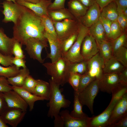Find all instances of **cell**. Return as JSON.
Returning <instances> with one entry per match:
<instances>
[{"label":"cell","mask_w":127,"mask_h":127,"mask_svg":"<svg viewBox=\"0 0 127 127\" xmlns=\"http://www.w3.org/2000/svg\"><path fill=\"white\" fill-rule=\"evenodd\" d=\"M15 41L13 37L10 38L0 31V52L4 55L12 56V49Z\"/></svg>","instance_id":"obj_23"},{"label":"cell","mask_w":127,"mask_h":127,"mask_svg":"<svg viewBox=\"0 0 127 127\" xmlns=\"http://www.w3.org/2000/svg\"><path fill=\"white\" fill-rule=\"evenodd\" d=\"M40 17L45 32L57 38L53 22L49 15H45Z\"/></svg>","instance_id":"obj_32"},{"label":"cell","mask_w":127,"mask_h":127,"mask_svg":"<svg viewBox=\"0 0 127 127\" xmlns=\"http://www.w3.org/2000/svg\"><path fill=\"white\" fill-rule=\"evenodd\" d=\"M16 2L29 9L40 17L48 15V8L52 3V0H40L35 3L20 1Z\"/></svg>","instance_id":"obj_19"},{"label":"cell","mask_w":127,"mask_h":127,"mask_svg":"<svg viewBox=\"0 0 127 127\" xmlns=\"http://www.w3.org/2000/svg\"><path fill=\"white\" fill-rule=\"evenodd\" d=\"M99 79H95L78 93L79 100L82 106H87L92 114L94 113L93 106L94 100L99 90Z\"/></svg>","instance_id":"obj_6"},{"label":"cell","mask_w":127,"mask_h":127,"mask_svg":"<svg viewBox=\"0 0 127 127\" xmlns=\"http://www.w3.org/2000/svg\"><path fill=\"white\" fill-rule=\"evenodd\" d=\"M117 21L123 32H126L127 26V17L122 13H119Z\"/></svg>","instance_id":"obj_45"},{"label":"cell","mask_w":127,"mask_h":127,"mask_svg":"<svg viewBox=\"0 0 127 127\" xmlns=\"http://www.w3.org/2000/svg\"><path fill=\"white\" fill-rule=\"evenodd\" d=\"M37 83L34 94L48 100L50 91V86L49 83L43 80L37 79Z\"/></svg>","instance_id":"obj_25"},{"label":"cell","mask_w":127,"mask_h":127,"mask_svg":"<svg viewBox=\"0 0 127 127\" xmlns=\"http://www.w3.org/2000/svg\"><path fill=\"white\" fill-rule=\"evenodd\" d=\"M71 64L65 57H62L54 62L44 63L42 65L53 81L63 86L68 82Z\"/></svg>","instance_id":"obj_2"},{"label":"cell","mask_w":127,"mask_h":127,"mask_svg":"<svg viewBox=\"0 0 127 127\" xmlns=\"http://www.w3.org/2000/svg\"><path fill=\"white\" fill-rule=\"evenodd\" d=\"M13 57L12 56L4 55L0 52V64L5 67L12 66L13 65L12 62Z\"/></svg>","instance_id":"obj_44"},{"label":"cell","mask_w":127,"mask_h":127,"mask_svg":"<svg viewBox=\"0 0 127 127\" xmlns=\"http://www.w3.org/2000/svg\"><path fill=\"white\" fill-rule=\"evenodd\" d=\"M87 61L83 60L71 63L70 67V72L78 73L82 75L87 71Z\"/></svg>","instance_id":"obj_33"},{"label":"cell","mask_w":127,"mask_h":127,"mask_svg":"<svg viewBox=\"0 0 127 127\" xmlns=\"http://www.w3.org/2000/svg\"><path fill=\"white\" fill-rule=\"evenodd\" d=\"M3 93L8 107L19 108L27 111L28 107L27 104L17 92L12 90Z\"/></svg>","instance_id":"obj_16"},{"label":"cell","mask_w":127,"mask_h":127,"mask_svg":"<svg viewBox=\"0 0 127 127\" xmlns=\"http://www.w3.org/2000/svg\"><path fill=\"white\" fill-rule=\"evenodd\" d=\"M66 0H55L49 6L48 10H54L65 8Z\"/></svg>","instance_id":"obj_46"},{"label":"cell","mask_w":127,"mask_h":127,"mask_svg":"<svg viewBox=\"0 0 127 127\" xmlns=\"http://www.w3.org/2000/svg\"><path fill=\"white\" fill-rule=\"evenodd\" d=\"M37 83V80L34 79L29 75L26 78L21 87L33 94Z\"/></svg>","instance_id":"obj_38"},{"label":"cell","mask_w":127,"mask_h":127,"mask_svg":"<svg viewBox=\"0 0 127 127\" xmlns=\"http://www.w3.org/2000/svg\"><path fill=\"white\" fill-rule=\"evenodd\" d=\"M99 20L101 23L104 30L107 39L109 34L111 24L112 22L102 16L101 14Z\"/></svg>","instance_id":"obj_43"},{"label":"cell","mask_w":127,"mask_h":127,"mask_svg":"<svg viewBox=\"0 0 127 127\" xmlns=\"http://www.w3.org/2000/svg\"><path fill=\"white\" fill-rule=\"evenodd\" d=\"M22 46L19 42L15 40L12 49V54L15 57L23 59L25 58V56L22 49Z\"/></svg>","instance_id":"obj_41"},{"label":"cell","mask_w":127,"mask_h":127,"mask_svg":"<svg viewBox=\"0 0 127 127\" xmlns=\"http://www.w3.org/2000/svg\"><path fill=\"white\" fill-rule=\"evenodd\" d=\"M123 33L117 22V21L112 22L108 40L111 41L114 40Z\"/></svg>","instance_id":"obj_36"},{"label":"cell","mask_w":127,"mask_h":127,"mask_svg":"<svg viewBox=\"0 0 127 127\" xmlns=\"http://www.w3.org/2000/svg\"><path fill=\"white\" fill-rule=\"evenodd\" d=\"M88 33L94 38L98 46L103 41L107 40L104 28L99 20L88 28Z\"/></svg>","instance_id":"obj_21"},{"label":"cell","mask_w":127,"mask_h":127,"mask_svg":"<svg viewBox=\"0 0 127 127\" xmlns=\"http://www.w3.org/2000/svg\"><path fill=\"white\" fill-rule=\"evenodd\" d=\"M118 74L121 83L127 85V67Z\"/></svg>","instance_id":"obj_51"},{"label":"cell","mask_w":127,"mask_h":127,"mask_svg":"<svg viewBox=\"0 0 127 127\" xmlns=\"http://www.w3.org/2000/svg\"><path fill=\"white\" fill-rule=\"evenodd\" d=\"M12 90V86L10 85L7 78L0 76V92L4 93Z\"/></svg>","instance_id":"obj_42"},{"label":"cell","mask_w":127,"mask_h":127,"mask_svg":"<svg viewBox=\"0 0 127 127\" xmlns=\"http://www.w3.org/2000/svg\"><path fill=\"white\" fill-rule=\"evenodd\" d=\"M53 22L57 38L61 42L77 31L79 23L77 19H69Z\"/></svg>","instance_id":"obj_5"},{"label":"cell","mask_w":127,"mask_h":127,"mask_svg":"<svg viewBox=\"0 0 127 127\" xmlns=\"http://www.w3.org/2000/svg\"><path fill=\"white\" fill-rule=\"evenodd\" d=\"M99 51L95 40L88 33L84 38L81 47L80 53L83 60L88 61Z\"/></svg>","instance_id":"obj_13"},{"label":"cell","mask_w":127,"mask_h":127,"mask_svg":"<svg viewBox=\"0 0 127 127\" xmlns=\"http://www.w3.org/2000/svg\"><path fill=\"white\" fill-rule=\"evenodd\" d=\"M29 70L27 68L20 69L18 74L15 76L7 78L10 84L12 86L21 87L27 77L30 75Z\"/></svg>","instance_id":"obj_28"},{"label":"cell","mask_w":127,"mask_h":127,"mask_svg":"<svg viewBox=\"0 0 127 127\" xmlns=\"http://www.w3.org/2000/svg\"><path fill=\"white\" fill-rule=\"evenodd\" d=\"M108 127H127V115L119 120L116 123L107 126Z\"/></svg>","instance_id":"obj_48"},{"label":"cell","mask_w":127,"mask_h":127,"mask_svg":"<svg viewBox=\"0 0 127 127\" xmlns=\"http://www.w3.org/2000/svg\"><path fill=\"white\" fill-rule=\"evenodd\" d=\"M86 7L89 8L95 3L96 0H78Z\"/></svg>","instance_id":"obj_54"},{"label":"cell","mask_w":127,"mask_h":127,"mask_svg":"<svg viewBox=\"0 0 127 127\" xmlns=\"http://www.w3.org/2000/svg\"><path fill=\"white\" fill-rule=\"evenodd\" d=\"M121 83L118 73H104L99 79V90L111 94Z\"/></svg>","instance_id":"obj_11"},{"label":"cell","mask_w":127,"mask_h":127,"mask_svg":"<svg viewBox=\"0 0 127 127\" xmlns=\"http://www.w3.org/2000/svg\"><path fill=\"white\" fill-rule=\"evenodd\" d=\"M127 115V93L118 101L114 107L108 120L107 126L117 122Z\"/></svg>","instance_id":"obj_14"},{"label":"cell","mask_w":127,"mask_h":127,"mask_svg":"<svg viewBox=\"0 0 127 127\" xmlns=\"http://www.w3.org/2000/svg\"><path fill=\"white\" fill-rule=\"evenodd\" d=\"M8 127V126L4 122L0 116V127Z\"/></svg>","instance_id":"obj_56"},{"label":"cell","mask_w":127,"mask_h":127,"mask_svg":"<svg viewBox=\"0 0 127 127\" xmlns=\"http://www.w3.org/2000/svg\"><path fill=\"white\" fill-rule=\"evenodd\" d=\"M74 95L73 109L70 113V115L72 117L77 118H82L87 116L83 111V106L79 100L78 93L74 91Z\"/></svg>","instance_id":"obj_30"},{"label":"cell","mask_w":127,"mask_h":127,"mask_svg":"<svg viewBox=\"0 0 127 127\" xmlns=\"http://www.w3.org/2000/svg\"><path fill=\"white\" fill-rule=\"evenodd\" d=\"M120 99L112 97L109 105L105 110L99 115L90 118L89 127H106L112 111Z\"/></svg>","instance_id":"obj_8"},{"label":"cell","mask_w":127,"mask_h":127,"mask_svg":"<svg viewBox=\"0 0 127 127\" xmlns=\"http://www.w3.org/2000/svg\"><path fill=\"white\" fill-rule=\"evenodd\" d=\"M100 14L112 22L117 21L119 13L115 1H113L104 7L100 11Z\"/></svg>","instance_id":"obj_26"},{"label":"cell","mask_w":127,"mask_h":127,"mask_svg":"<svg viewBox=\"0 0 127 127\" xmlns=\"http://www.w3.org/2000/svg\"><path fill=\"white\" fill-rule=\"evenodd\" d=\"M54 126L55 127H64V122L62 118L60 115L54 118Z\"/></svg>","instance_id":"obj_52"},{"label":"cell","mask_w":127,"mask_h":127,"mask_svg":"<svg viewBox=\"0 0 127 127\" xmlns=\"http://www.w3.org/2000/svg\"><path fill=\"white\" fill-rule=\"evenodd\" d=\"M114 0H96V2L99 5L101 11L105 6Z\"/></svg>","instance_id":"obj_53"},{"label":"cell","mask_w":127,"mask_h":127,"mask_svg":"<svg viewBox=\"0 0 127 127\" xmlns=\"http://www.w3.org/2000/svg\"><path fill=\"white\" fill-rule=\"evenodd\" d=\"M16 1H23L31 3H35L39 2L40 0H16Z\"/></svg>","instance_id":"obj_55"},{"label":"cell","mask_w":127,"mask_h":127,"mask_svg":"<svg viewBox=\"0 0 127 127\" xmlns=\"http://www.w3.org/2000/svg\"><path fill=\"white\" fill-rule=\"evenodd\" d=\"M47 42L35 38H30L25 45V50L31 58L43 64L44 59L42 58L41 52L44 48L48 47Z\"/></svg>","instance_id":"obj_7"},{"label":"cell","mask_w":127,"mask_h":127,"mask_svg":"<svg viewBox=\"0 0 127 127\" xmlns=\"http://www.w3.org/2000/svg\"><path fill=\"white\" fill-rule=\"evenodd\" d=\"M8 1H12L14 3H16V0H6Z\"/></svg>","instance_id":"obj_58"},{"label":"cell","mask_w":127,"mask_h":127,"mask_svg":"<svg viewBox=\"0 0 127 127\" xmlns=\"http://www.w3.org/2000/svg\"><path fill=\"white\" fill-rule=\"evenodd\" d=\"M95 79L91 77L87 72L81 75L78 90L76 92L78 93L81 91Z\"/></svg>","instance_id":"obj_40"},{"label":"cell","mask_w":127,"mask_h":127,"mask_svg":"<svg viewBox=\"0 0 127 127\" xmlns=\"http://www.w3.org/2000/svg\"><path fill=\"white\" fill-rule=\"evenodd\" d=\"M81 75L77 73L70 72L68 83L72 86L74 91L77 92L79 85Z\"/></svg>","instance_id":"obj_39"},{"label":"cell","mask_w":127,"mask_h":127,"mask_svg":"<svg viewBox=\"0 0 127 127\" xmlns=\"http://www.w3.org/2000/svg\"><path fill=\"white\" fill-rule=\"evenodd\" d=\"M125 68L113 56L105 63L104 73H119Z\"/></svg>","instance_id":"obj_27"},{"label":"cell","mask_w":127,"mask_h":127,"mask_svg":"<svg viewBox=\"0 0 127 127\" xmlns=\"http://www.w3.org/2000/svg\"><path fill=\"white\" fill-rule=\"evenodd\" d=\"M20 69L13 65L7 67H4L0 65V76H3L7 78L15 76L19 73Z\"/></svg>","instance_id":"obj_34"},{"label":"cell","mask_w":127,"mask_h":127,"mask_svg":"<svg viewBox=\"0 0 127 127\" xmlns=\"http://www.w3.org/2000/svg\"><path fill=\"white\" fill-rule=\"evenodd\" d=\"M13 29V37L22 45H25L30 38L48 41L44 36L45 31L41 17L22 5L20 14Z\"/></svg>","instance_id":"obj_1"},{"label":"cell","mask_w":127,"mask_h":127,"mask_svg":"<svg viewBox=\"0 0 127 127\" xmlns=\"http://www.w3.org/2000/svg\"><path fill=\"white\" fill-rule=\"evenodd\" d=\"M88 34V28L80 22L77 39L64 57L71 63L80 62L83 60L80 53L82 42Z\"/></svg>","instance_id":"obj_4"},{"label":"cell","mask_w":127,"mask_h":127,"mask_svg":"<svg viewBox=\"0 0 127 127\" xmlns=\"http://www.w3.org/2000/svg\"></svg>","instance_id":"obj_59"},{"label":"cell","mask_w":127,"mask_h":127,"mask_svg":"<svg viewBox=\"0 0 127 127\" xmlns=\"http://www.w3.org/2000/svg\"><path fill=\"white\" fill-rule=\"evenodd\" d=\"M67 5L69 11L78 20L85 15L89 8L78 0H70Z\"/></svg>","instance_id":"obj_22"},{"label":"cell","mask_w":127,"mask_h":127,"mask_svg":"<svg viewBox=\"0 0 127 127\" xmlns=\"http://www.w3.org/2000/svg\"><path fill=\"white\" fill-rule=\"evenodd\" d=\"M4 10L3 13L4 16L3 21L5 22H16L20 14L22 5L17 3L6 0L2 3Z\"/></svg>","instance_id":"obj_12"},{"label":"cell","mask_w":127,"mask_h":127,"mask_svg":"<svg viewBox=\"0 0 127 127\" xmlns=\"http://www.w3.org/2000/svg\"><path fill=\"white\" fill-rule=\"evenodd\" d=\"M119 13H122L123 10L127 8V0H114Z\"/></svg>","instance_id":"obj_47"},{"label":"cell","mask_w":127,"mask_h":127,"mask_svg":"<svg viewBox=\"0 0 127 127\" xmlns=\"http://www.w3.org/2000/svg\"><path fill=\"white\" fill-rule=\"evenodd\" d=\"M99 52L105 62L113 57V51L111 41L105 40L98 45Z\"/></svg>","instance_id":"obj_29"},{"label":"cell","mask_w":127,"mask_h":127,"mask_svg":"<svg viewBox=\"0 0 127 127\" xmlns=\"http://www.w3.org/2000/svg\"><path fill=\"white\" fill-rule=\"evenodd\" d=\"M100 14L99 6L96 2L89 8L85 15L78 20L88 28L99 20Z\"/></svg>","instance_id":"obj_18"},{"label":"cell","mask_w":127,"mask_h":127,"mask_svg":"<svg viewBox=\"0 0 127 127\" xmlns=\"http://www.w3.org/2000/svg\"><path fill=\"white\" fill-rule=\"evenodd\" d=\"M50 91L48 100L47 104L49 107L47 115L52 118H56L59 115L61 109L70 106L71 102L66 99L61 93L59 85L56 83L51 78L49 80Z\"/></svg>","instance_id":"obj_3"},{"label":"cell","mask_w":127,"mask_h":127,"mask_svg":"<svg viewBox=\"0 0 127 127\" xmlns=\"http://www.w3.org/2000/svg\"><path fill=\"white\" fill-rule=\"evenodd\" d=\"M48 13L53 21H60L67 19H76L68 9L65 8L54 10H48Z\"/></svg>","instance_id":"obj_24"},{"label":"cell","mask_w":127,"mask_h":127,"mask_svg":"<svg viewBox=\"0 0 127 127\" xmlns=\"http://www.w3.org/2000/svg\"><path fill=\"white\" fill-rule=\"evenodd\" d=\"M125 67H127V48L122 47L116 51L113 56Z\"/></svg>","instance_id":"obj_35"},{"label":"cell","mask_w":127,"mask_h":127,"mask_svg":"<svg viewBox=\"0 0 127 127\" xmlns=\"http://www.w3.org/2000/svg\"><path fill=\"white\" fill-rule=\"evenodd\" d=\"M78 34V30L61 42L62 57H65L67 52L72 46L77 39Z\"/></svg>","instance_id":"obj_31"},{"label":"cell","mask_w":127,"mask_h":127,"mask_svg":"<svg viewBox=\"0 0 127 127\" xmlns=\"http://www.w3.org/2000/svg\"><path fill=\"white\" fill-rule=\"evenodd\" d=\"M127 35L126 32L113 40L111 41L113 54L117 50L123 47H127Z\"/></svg>","instance_id":"obj_37"},{"label":"cell","mask_w":127,"mask_h":127,"mask_svg":"<svg viewBox=\"0 0 127 127\" xmlns=\"http://www.w3.org/2000/svg\"><path fill=\"white\" fill-rule=\"evenodd\" d=\"M8 107L3 93L0 92V115Z\"/></svg>","instance_id":"obj_50"},{"label":"cell","mask_w":127,"mask_h":127,"mask_svg":"<svg viewBox=\"0 0 127 127\" xmlns=\"http://www.w3.org/2000/svg\"><path fill=\"white\" fill-rule=\"evenodd\" d=\"M122 13L126 16L127 17V8L124 9Z\"/></svg>","instance_id":"obj_57"},{"label":"cell","mask_w":127,"mask_h":127,"mask_svg":"<svg viewBox=\"0 0 127 127\" xmlns=\"http://www.w3.org/2000/svg\"><path fill=\"white\" fill-rule=\"evenodd\" d=\"M104 60L99 52L87 61V72L92 77L99 79L104 73Z\"/></svg>","instance_id":"obj_9"},{"label":"cell","mask_w":127,"mask_h":127,"mask_svg":"<svg viewBox=\"0 0 127 127\" xmlns=\"http://www.w3.org/2000/svg\"><path fill=\"white\" fill-rule=\"evenodd\" d=\"M59 115L63 119L64 127H89L90 118L87 116L82 118H75L71 116L69 111L67 110L60 111Z\"/></svg>","instance_id":"obj_15"},{"label":"cell","mask_w":127,"mask_h":127,"mask_svg":"<svg viewBox=\"0 0 127 127\" xmlns=\"http://www.w3.org/2000/svg\"><path fill=\"white\" fill-rule=\"evenodd\" d=\"M44 36L47 40L50 47V52L47 54V58L54 62L62 57L61 42L58 38L45 32Z\"/></svg>","instance_id":"obj_17"},{"label":"cell","mask_w":127,"mask_h":127,"mask_svg":"<svg viewBox=\"0 0 127 127\" xmlns=\"http://www.w3.org/2000/svg\"><path fill=\"white\" fill-rule=\"evenodd\" d=\"M12 90L18 93L27 104L30 111L34 108L35 103L36 101L44 99L26 90L21 87L12 86Z\"/></svg>","instance_id":"obj_20"},{"label":"cell","mask_w":127,"mask_h":127,"mask_svg":"<svg viewBox=\"0 0 127 127\" xmlns=\"http://www.w3.org/2000/svg\"><path fill=\"white\" fill-rule=\"evenodd\" d=\"M13 64L15 65L17 67H22L23 68H27L25 61L24 59L18 57H14L12 61Z\"/></svg>","instance_id":"obj_49"},{"label":"cell","mask_w":127,"mask_h":127,"mask_svg":"<svg viewBox=\"0 0 127 127\" xmlns=\"http://www.w3.org/2000/svg\"><path fill=\"white\" fill-rule=\"evenodd\" d=\"M26 113L20 109L8 107L0 116L6 124L12 127H16L22 121Z\"/></svg>","instance_id":"obj_10"}]
</instances>
